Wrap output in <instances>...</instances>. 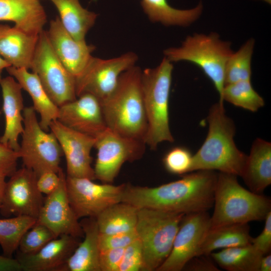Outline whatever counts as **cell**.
Segmentation results:
<instances>
[{"label":"cell","instance_id":"5b68a950","mask_svg":"<svg viewBox=\"0 0 271 271\" xmlns=\"http://www.w3.org/2000/svg\"><path fill=\"white\" fill-rule=\"evenodd\" d=\"M173 65L165 57L154 68L142 71L141 84L147 120L144 139L151 150L163 142H173L169 123V98Z\"/></svg>","mask_w":271,"mask_h":271},{"label":"cell","instance_id":"3957f363","mask_svg":"<svg viewBox=\"0 0 271 271\" xmlns=\"http://www.w3.org/2000/svg\"><path fill=\"white\" fill-rule=\"evenodd\" d=\"M142 71L134 65L123 72L113 92L100 102L108 128L120 135L144 141L147 120L142 89Z\"/></svg>","mask_w":271,"mask_h":271},{"label":"cell","instance_id":"ffe728a7","mask_svg":"<svg viewBox=\"0 0 271 271\" xmlns=\"http://www.w3.org/2000/svg\"><path fill=\"white\" fill-rule=\"evenodd\" d=\"M3 100V111L5 127L0 143L18 152L20 145L19 137L24 130V108L22 87L15 78L9 76L0 80Z\"/></svg>","mask_w":271,"mask_h":271},{"label":"cell","instance_id":"1f68e13d","mask_svg":"<svg viewBox=\"0 0 271 271\" xmlns=\"http://www.w3.org/2000/svg\"><path fill=\"white\" fill-rule=\"evenodd\" d=\"M231 104L251 112H256L263 107V98L254 89L250 80H244L225 84L221 101Z\"/></svg>","mask_w":271,"mask_h":271},{"label":"cell","instance_id":"f6af8a7d","mask_svg":"<svg viewBox=\"0 0 271 271\" xmlns=\"http://www.w3.org/2000/svg\"><path fill=\"white\" fill-rule=\"evenodd\" d=\"M7 177L3 174L0 173V204H2L4 196V193L6 186L7 182L6 178Z\"/></svg>","mask_w":271,"mask_h":271},{"label":"cell","instance_id":"4fadbf2b","mask_svg":"<svg viewBox=\"0 0 271 271\" xmlns=\"http://www.w3.org/2000/svg\"><path fill=\"white\" fill-rule=\"evenodd\" d=\"M210 227V216L207 211L185 214L175 236L171 251L157 271H180L197 255L204 238Z\"/></svg>","mask_w":271,"mask_h":271},{"label":"cell","instance_id":"f907efd6","mask_svg":"<svg viewBox=\"0 0 271 271\" xmlns=\"http://www.w3.org/2000/svg\"><path fill=\"white\" fill-rule=\"evenodd\" d=\"M38 1H40V0H38Z\"/></svg>","mask_w":271,"mask_h":271},{"label":"cell","instance_id":"60d3db41","mask_svg":"<svg viewBox=\"0 0 271 271\" xmlns=\"http://www.w3.org/2000/svg\"><path fill=\"white\" fill-rule=\"evenodd\" d=\"M60 182V175L59 173L47 171L37 177V186L42 194L48 195L56 189Z\"/></svg>","mask_w":271,"mask_h":271},{"label":"cell","instance_id":"5bb4252c","mask_svg":"<svg viewBox=\"0 0 271 271\" xmlns=\"http://www.w3.org/2000/svg\"><path fill=\"white\" fill-rule=\"evenodd\" d=\"M7 182L0 208L5 217L26 215L37 219L44 198L37 186V175L25 167L17 170Z\"/></svg>","mask_w":271,"mask_h":271},{"label":"cell","instance_id":"8d00e7d4","mask_svg":"<svg viewBox=\"0 0 271 271\" xmlns=\"http://www.w3.org/2000/svg\"><path fill=\"white\" fill-rule=\"evenodd\" d=\"M138 238L136 230L114 234L99 233L100 251L108 249L125 248Z\"/></svg>","mask_w":271,"mask_h":271},{"label":"cell","instance_id":"4316f807","mask_svg":"<svg viewBox=\"0 0 271 271\" xmlns=\"http://www.w3.org/2000/svg\"><path fill=\"white\" fill-rule=\"evenodd\" d=\"M251 239L248 223L227 224L209 228L197 256L210 255L217 249L247 245L251 243Z\"/></svg>","mask_w":271,"mask_h":271},{"label":"cell","instance_id":"bcb514c9","mask_svg":"<svg viewBox=\"0 0 271 271\" xmlns=\"http://www.w3.org/2000/svg\"><path fill=\"white\" fill-rule=\"evenodd\" d=\"M9 66H11V65L0 56V80L2 79V74L3 70Z\"/></svg>","mask_w":271,"mask_h":271},{"label":"cell","instance_id":"4dcf8cb0","mask_svg":"<svg viewBox=\"0 0 271 271\" xmlns=\"http://www.w3.org/2000/svg\"><path fill=\"white\" fill-rule=\"evenodd\" d=\"M36 222V218L26 215L0 219V245L4 255L12 257L24 234Z\"/></svg>","mask_w":271,"mask_h":271},{"label":"cell","instance_id":"b9f144b4","mask_svg":"<svg viewBox=\"0 0 271 271\" xmlns=\"http://www.w3.org/2000/svg\"><path fill=\"white\" fill-rule=\"evenodd\" d=\"M206 255L196 256L185 265L183 269L191 271H218L217 267Z\"/></svg>","mask_w":271,"mask_h":271},{"label":"cell","instance_id":"83f0119b","mask_svg":"<svg viewBox=\"0 0 271 271\" xmlns=\"http://www.w3.org/2000/svg\"><path fill=\"white\" fill-rule=\"evenodd\" d=\"M58 10L60 21L67 31L77 41H85L98 15L84 8L79 0H50Z\"/></svg>","mask_w":271,"mask_h":271},{"label":"cell","instance_id":"2e32d148","mask_svg":"<svg viewBox=\"0 0 271 271\" xmlns=\"http://www.w3.org/2000/svg\"><path fill=\"white\" fill-rule=\"evenodd\" d=\"M58 173L60 175L59 186L44 199L37 222L46 226L57 237L64 234L83 237L84 232L80 221L68 198L66 175L62 168Z\"/></svg>","mask_w":271,"mask_h":271},{"label":"cell","instance_id":"d6986e66","mask_svg":"<svg viewBox=\"0 0 271 271\" xmlns=\"http://www.w3.org/2000/svg\"><path fill=\"white\" fill-rule=\"evenodd\" d=\"M79 238L60 235L32 254L17 253L24 271H64L66 262L80 243Z\"/></svg>","mask_w":271,"mask_h":271},{"label":"cell","instance_id":"52a82bcc","mask_svg":"<svg viewBox=\"0 0 271 271\" xmlns=\"http://www.w3.org/2000/svg\"><path fill=\"white\" fill-rule=\"evenodd\" d=\"M185 214L139 209L136 231L142 248L144 271L157 270L170 254Z\"/></svg>","mask_w":271,"mask_h":271},{"label":"cell","instance_id":"7a4b0ae2","mask_svg":"<svg viewBox=\"0 0 271 271\" xmlns=\"http://www.w3.org/2000/svg\"><path fill=\"white\" fill-rule=\"evenodd\" d=\"M208 131L201 147L193 155L190 172L219 171L241 176L247 156L236 147L233 120L225 113L224 104L218 103L209 109Z\"/></svg>","mask_w":271,"mask_h":271},{"label":"cell","instance_id":"e0dca14e","mask_svg":"<svg viewBox=\"0 0 271 271\" xmlns=\"http://www.w3.org/2000/svg\"><path fill=\"white\" fill-rule=\"evenodd\" d=\"M57 120L70 128L95 139L107 127L100 101L89 93L59 106Z\"/></svg>","mask_w":271,"mask_h":271},{"label":"cell","instance_id":"681fc988","mask_svg":"<svg viewBox=\"0 0 271 271\" xmlns=\"http://www.w3.org/2000/svg\"><path fill=\"white\" fill-rule=\"evenodd\" d=\"M1 112L0 111V115H1Z\"/></svg>","mask_w":271,"mask_h":271},{"label":"cell","instance_id":"30bf717a","mask_svg":"<svg viewBox=\"0 0 271 271\" xmlns=\"http://www.w3.org/2000/svg\"><path fill=\"white\" fill-rule=\"evenodd\" d=\"M146 145L143 140L120 135L107 127L96 138L95 179L103 183H112L124 163L143 157Z\"/></svg>","mask_w":271,"mask_h":271},{"label":"cell","instance_id":"44dd1931","mask_svg":"<svg viewBox=\"0 0 271 271\" xmlns=\"http://www.w3.org/2000/svg\"><path fill=\"white\" fill-rule=\"evenodd\" d=\"M39 35L0 24V56L11 66L30 69Z\"/></svg>","mask_w":271,"mask_h":271},{"label":"cell","instance_id":"7c38bea8","mask_svg":"<svg viewBox=\"0 0 271 271\" xmlns=\"http://www.w3.org/2000/svg\"><path fill=\"white\" fill-rule=\"evenodd\" d=\"M66 187L70 206L79 219L96 218L104 210L121 202L125 184H97L86 178L66 175Z\"/></svg>","mask_w":271,"mask_h":271},{"label":"cell","instance_id":"836d02e7","mask_svg":"<svg viewBox=\"0 0 271 271\" xmlns=\"http://www.w3.org/2000/svg\"><path fill=\"white\" fill-rule=\"evenodd\" d=\"M56 237L48 227L36 222L22 237L18 247L19 252L23 254H34Z\"/></svg>","mask_w":271,"mask_h":271},{"label":"cell","instance_id":"ac0fdd59","mask_svg":"<svg viewBox=\"0 0 271 271\" xmlns=\"http://www.w3.org/2000/svg\"><path fill=\"white\" fill-rule=\"evenodd\" d=\"M48 37L56 55L75 77L83 70L95 49L85 41L74 39L62 25L59 18L50 22Z\"/></svg>","mask_w":271,"mask_h":271},{"label":"cell","instance_id":"74e56055","mask_svg":"<svg viewBox=\"0 0 271 271\" xmlns=\"http://www.w3.org/2000/svg\"><path fill=\"white\" fill-rule=\"evenodd\" d=\"M19 159L18 152L0 143V173L6 177H11L17 170Z\"/></svg>","mask_w":271,"mask_h":271},{"label":"cell","instance_id":"c3c4849f","mask_svg":"<svg viewBox=\"0 0 271 271\" xmlns=\"http://www.w3.org/2000/svg\"><path fill=\"white\" fill-rule=\"evenodd\" d=\"M1 204H0V208H1Z\"/></svg>","mask_w":271,"mask_h":271},{"label":"cell","instance_id":"ab89813d","mask_svg":"<svg viewBox=\"0 0 271 271\" xmlns=\"http://www.w3.org/2000/svg\"><path fill=\"white\" fill-rule=\"evenodd\" d=\"M264 226L261 233L255 238H252L251 244L262 255H265L271 249V211L266 215Z\"/></svg>","mask_w":271,"mask_h":271},{"label":"cell","instance_id":"8fae6325","mask_svg":"<svg viewBox=\"0 0 271 271\" xmlns=\"http://www.w3.org/2000/svg\"><path fill=\"white\" fill-rule=\"evenodd\" d=\"M138 59L137 54L132 52L109 59L92 56L75 77L77 97L89 93L99 101L106 98L115 89L120 75L134 66Z\"/></svg>","mask_w":271,"mask_h":271},{"label":"cell","instance_id":"d6a6232c","mask_svg":"<svg viewBox=\"0 0 271 271\" xmlns=\"http://www.w3.org/2000/svg\"><path fill=\"white\" fill-rule=\"evenodd\" d=\"M254 40L251 38L228 59L225 69V85L244 80H250L251 61Z\"/></svg>","mask_w":271,"mask_h":271},{"label":"cell","instance_id":"277c9868","mask_svg":"<svg viewBox=\"0 0 271 271\" xmlns=\"http://www.w3.org/2000/svg\"><path fill=\"white\" fill-rule=\"evenodd\" d=\"M237 177L230 174L218 173L210 228L263 220L271 211L269 197L245 189L240 185Z\"/></svg>","mask_w":271,"mask_h":271},{"label":"cell","instance_id":"7dc6e473","mask_svg":"<svg viewBox=\"0 0 271 271\" xmlns=\"http://www.w3.org/2000/svg\"><path fill=\"white\" fill-rule=\"evenodd\" d=\"M261 1H265L267 3L270 4V0H261Z\"/></svg>","mask_w":271,"mask_h":271},{"label":"cell","instance_id":"7bdbcfd3","mask_svg":"<svg viewBox=\"0 0 271 271\" xmlns=\"http://www.w3.org/2000/svg\"><path fill=\"white\" fill-rule=\"evenodd\" d=\"M18 260L15 258L0 255V271H22Z\"/></svg>","mask_w":271,"mask_h":271},{"label":"cell","instance_id":"f546056e","mask_svg":"<svg viewBox=\"0 0 271 271\" xmlns=\"http://www.w3.org/2000/svg\"><path fill=\"white\" fill-rule=\"evenodd\" d=\"M221 268L228 271H259V262L263 255L250 243L223 248L210 254Z\"/></svg>","mask_w":271,"mask_h":271},{"label":"cell","instance_id":"d590c367","mask_svg":"<svg viewBox=\"0 0 271 271\" xmlns=\"http://www.w3.org/2000/svg\"><path fill=\"white\" fill-rule=\"evenodd\" d=\"M143 269L142 248L138 238L125 247L118 271H140Z\"/></svg>","mask_w":271,"mask_h":271},{"label":"cell","instance_id":"cb8c5ba5","mask_svg":"<svg viewBox=\"0 0 271 271\" xmlns=\"http://www.w3.org/2000/svg\"><path fill=\"white\" fill-rule=\"evenodd\" d=\"M250 191L262 194L271 184V144L257 138L253 142L241 176Z\"/></svg>","mask_w":271,"mask_h":271},{"label":"cell","instance_id":"f1b7e54d","mask_svg":"<svg viewBox=\"0 0 271 271\" xmlns=\"http://www.w3.org/2000/svg\"><path fill=\"white\" fill-rule=\"evenodd\" d=\"M139 208L125 202H118L104 210L96 218L100 233L114 234L136 229Z\"/></svg>","mask_w":271,"mask_h":271},{"label":"cell","instance_id":"484cf974","mask_svg":"<svg viewBox=\"0 0 271 271\" xmlns=\"http://www.w3.org/2000/svg\"><path fill=\"white\" fill-rule=\"evenodd\" d=\"M141 5L152 22L160 23L166 26H189L200 17L203 9L202 1L187 10L175 9L167 0H141Z\"/></svg>","mask_w":271,"mask_h":271},{"label":"cell","instance_id":"7402d4cb","mask_svg":"<svg viewBox=\"0 0 271 271\" xmlns=\"http://www.w3.org/2000/svg\"><path fill=\"white\" fill-rule=\"evenodd\" d=\"M0 21L13 22L20 30L39 35L47 22V15L38 0H0Z\"/></svg>","mask_w":271,"mask_h":271},{"label":"cell","instance_id":"6da1fadb","mask_svg":"<svg viewBox=\"0 0 271 271\" xmlns=\"http://www.w3.org/2000/svg\"><path fill=\"white\" fill-rule=\"evenodd\" d=\"M217 176L214 171L200 170L155 187L125 184L121 202L184 214L207 211L213 205Z\"/></svg>","mask_w":271,"mask_h":271},{"label":"cell","instance_id":"ba28073f","mask_svg":"<svg viewBox=\"0 0 271 271\" xmlns=\"http://www.w3.org/2000/svg\"><path fill=\"white\" fill-rule=\"evenodd\" d=\"M24 130L18 151L23 167L33 171L38 177L47 171L58 173L63 155L55 135L41 127L33 106L24 108Z\"/></svg>","mask_w":271,"mask_h":271},{"label":"cell","instance_id":"d4e9b609","mask_svg":"<svg viewBox=\"0 0 271 271\" xmlns=\"http://www.w3.org/2000/svg\"><path fill=\"white\" fill-rule=\"evenodd\" d=\"M84 239L68 259L64 271H100L99 230L96 219L83 218L80 221Z\"/></svg>","mask_w":271,"mask_h":271},{"label":"cell","instance_id":"f35d334b","mask_svg":"<svg viewBox=\"0 0 271 271\" xmlns=\"http://www.w3.org/2000/svg\"><path fill=\"white\" fill-rule=\"evenodd\" d=\"M124 248H113L100 251V271H118Z\"/></svg>","mask_w":271,"mask_h":271},{"label":"cell","instance_id":"ee69618b","mask_svg":"<svg viewBox=\"0 0 271 271\" xmlns=\"http://www.w3.org/2000/svg\"><path fill=\"white\" fill-rule=\"evenodd\" d=\"M271 270V255L269 253L263 255L260 260L259 271Z\"/></svg>","mask_w":271,"mask_h":271},{"label":"cell","instance_id":"e575fe53","mask_svg":"<svg viewBox=\"0 0 271 271\" xmlns=\"http://www.w3.org/2000/svg\"><path fill=\"white\" fill-rule=\"evenodd\" d=\"M193 155L187 148L175 147L168 151L163 159L166 170L176 175H183L190 173Z\"/></svg>","mask_w":271,"mask_h":271},{"label":"cell","instance_id":"9c48e42d","mask_svg":"<svg viewBox=\"0 0 271 271\" xmlns=\"http://www.w3.org/2000/svg\"><path fill=\"white\" fill-rule=\"evenodd\" d=\"M30 69L58 107L77 98L75 77L56 55L46 31L43 30L39 35Z\"/></svg>","mask_w":271,"mask_h":271},{"label":"cell","instance_id":"603a6c76","mask_svg":"<svg viewBox=\"0 0 271 271\" xmlns=\"http://www.w3.org/2000/svg\"><path fill=\"white\" fill-rule=\"evenodd\" d=\"M9 74L16 79L22 89L31 96L33 108L40 116L39 123L42 129L49 130L50 123L57 119L59 107L52 100L44 88L38 76L24 68L9 66Z\"/></svg>","mask_w":271,"mask_h":271},{"label":"cell","instance_id":"8992f818","mask_svg":"<svg viewBox=\"0 0 271 271\" xmlns=\"http://www.w3.org/2000/svg\"><path fill=\"white\" fill-rule=\"evenodd\" d=\"M233 52L231 43L221 40L215 33L188 36L181 46L164 51L165 57L171 62L186 61L198 66L214 84L219 102L225 86L226 64Z\"/></svg>","mask_w":271,"mask_h":271},{"label":"cell","instance_id":"9a60e30c","mask_svg":"<svg viewBox=\"0 0 271 271\" xmlns=\"http://www.w3.org/2000/svg\"><path fill=\"white\" fill-rule=\"evenodd\" d=\"M49 129L56 137L65 157L66 176L95 179L91 152L96 139L70 128L58 120L51 122Z\"/></svg>","mask_w":271,"mask_h":271}]
</instances>
